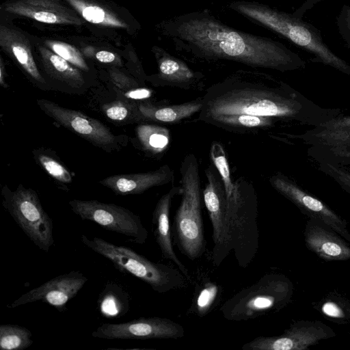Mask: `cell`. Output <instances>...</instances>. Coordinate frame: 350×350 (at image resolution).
<instances>
[{"instance_id": "obj_1", "label": "cell", "mask_w": 350, "mask_h": 350, "mask_svg": "<svg viewBox=\"0 0 350 350\" xmlns=\"http://www.w3.org/2000/svg\"><path fill=\"white\" fill-rule=\"evenodd\" d=\"M197 120L224 114L269 117L314 127L342 113L325 108L285 82L261 72L238 71L206 90Z\"/></svg>"}, {"instance_id": "obj_2", "label": "cell", "mask_w": 350, "mask_h": 350, "mask_svg": "<svg viewBox=\"0 0 350 350\" xmlns=\"http://www.w3.org/2000/svg\"><path fill=\"white\" fill-rule=\"evenodd\" d=\"M170 35L193 56L206 61H232L280 72L302 69L306 65L282 43L236 30L206 14L178 18L170 25Z\"/></svg>"}, {"instance_id": "obj_3", "label": "cell", "mask_w": 350, "mask_h": 350, "mask_svg": "<svg viewBox=\"0 0 350 350\" xmlns=\"http://www.w3.org/2000/svg\"><path fill=\"white\" fill-rule=\"evenodd\" d=\"M230 8L310 52L314 56V62L323 63L350 75V65L329 49L316 27L303 21L300 16L254 2L236 1L230 4Z\"/></svg>"}, {"instance_id": "obj_4", "label": "cell", "mask_w": 350, "mask_h": 350, "mask_svg": "<svg viewBox=\"0 0 350 350\" xmlns=\"http://www.w3.org/2000/svg\"><path fill=\"white\" fill-rule=\"evenodd\" d=\"M181 200L174 216V232L180 252L191 260L206 251L202 217L201 180L196 155L189 153L180 166Z\"/></svg>"}, {"instance_id": "obj_5", "label": "cell", "mask_w": 350, "mask_h": 350, "mask_svg": "<svg viewBox=\"0 0 350 350\" xmlns=\"http://www.w3.org/2000/svg\"><path fill=\"white\" fill-rule=\"evenodd\" d=\"M293 293V284L287 276L268 273L228 299L220 312L230 321L254 319L282 310L291 301Z\"/></svg>"}, {"instance_id": "obj_6", "label": "cell", "mask_w": 350, "mask_h": 350, "mask_svg": "<svg viewBox=\"0 0 350 350\" xmlns=\"http://www.w3.org/2000/svg\"><path fill=\"white\" fill-rule=\"evenodd\" d=\"M81 242L108 259L120 272L130 273L148 284L153 291L164 293L185 286L187 279L178 268L150 261L134 250L98 237L81 235Z\"/></svg>"}, {"instance_id": "obj_7", "label": "cell", "mask_w": 350, "mask_h": 350, "mask_svg": "<svg viewBox=\"0 0 350 350\" xmlns=\"http://www.w3.org/2000/svg\"><path fill=\"white\" fill-rule=\"evenodd\" d=\"M234 183L232 193L226 196L232 252L238 265L247 268L259 247L258 198L254 185L245 177Z\"/></svg>"}, {"instance_id": "obj_8", "label": "cell", "mask_w": 350, "mask_h": 350, "mask_svg": "<svg viewBox=\"0 0 350 350\" xmlns=\"http://www.w3.org/2000/svg\"><path fill=\"white\" fill-rule=\"evenodd\" d=\"M1 193L3 206L16 224L38 248L48 252L54 243L53 221L38 193L22 184L14 191L5 185Z\"/></svg>"}, {"instance_id": "obj_9", "label": "cell", "mask_w": 350, "mask_h": 350, "mask_svg": "<svg viewBox=\"0 0 350 350\" xmlns=\"http://www.w3.org/2000/svg\"><path fill=\"white\" fill-rule=\"evenodd\" d=\"M289 136L310 146L308 152L318 162L350 165V116L342 113L303 133Z\"/></svg>"}, {"instance_id": "obj_10", "label": "cell", "mask_w": 350, "mask_h": 350, "mask_svg": "<svg viewBox=\"0 0 350 350\" xmlns=\"http://www.w3.org/2000/svg\"><path fill=\"white\" fill-rule=\"evenodd\" d=\"M68 204L82 220L94 222L105 230L126 236L131 242L144 244L148 239V232L140 217L126 208L94 200H72Z\"/></svg>"}, {"instance_id": "obj_11", "label": "cell", "mask_w": 350, "mask_h": 350, "mask_svg": "<svg viewBox=\"0 0 350 350\" xmlns=\"http://www.w3.org/2000/svg\"><path fill=\"white\" fill-rule=\"evenodd\" d=\"M39 108L57 124L105 151L120 150L126 136L116 135L101 122L83 112L65 108L44 98L38 99Z\"/></svg>"}, {"instance_id": "obj_12", "label": "cell", "mask_w": 350, "mask_h": 350, "mask_svg": "<svg viewBox=\"0 0 350 350\" xmlns=\"http://www.w3.org/2000/svg\"><path fill=\"white\" fill-rule=\"evenodd\" d=\"M204 172L207 183L202 191V198L213 228L211 260L214 266L218 267L232 252L227 199L222 180L216 168L208 165Z\"/></svg>"}, {"instance_id": "obj_13", "label": "cell", "mask_w": 350, "mask_h": 350, "mask_svg": "<svg viewBox=\"0 0 350 350\" xmlns=\"http://www.w3.org/2000/svg\"><path fill=\"white\" fill-rule=\"evenodd\" d=\"M269 182L276 191L291 202L308 218L326 224L350 243L347 222L324 202L281 172L271 175Z\"/></svg>"}, {"instance_id": "obj_14", "label": "cell", "mask_w": 350, "mask_h": 350, "mask_svg": "<svg viewBox=\"0 0 350 350\" xmlns=\"http://www.w3.org/2000/svg\"><path fill=\"white\" fill-rule=\"evenodd\" d=\"M336 336L334 330L321 321L293 322L281 335L258 336L245 343L243 350H306L323 340Z\"/></svg>"}, {"instance_id": "obj_15", "label": "cell", "mask_w": 350, "mask_h": 350, "mask_svg": "<svg viewBox=\"0 0 350 350\" xmlns=\"http://www.w3.org/2000/svg\"><path fill=\"white\" fill-rule=\"evenodd\" d=\"M185 330L178 323L158 317H141L118 323H104L92 332L94 338L107 340L178 339Z\"/></svg>"}, {"instance_id": "obj_16", "label": "cell", "mask_w": 350, "mask_h": 350, "mask_svg": "<svg viewBox=\"0 0 350 350\" xmlns=\"http://www.w3.org/2000/svg\"><path fill=\"white\" fill-rule=\"evenodd\" d=\"M87 281V277L81 272L72 271L31 289L8 304L7 308H14L27 304L41 301L63 312L67 310L68 302L77 295Z\"/></svg>"}, {"instance_id": "obj_17", "label": "cell", "mask_w": 350, "mask_h": 350, "mask_svg": "<svg viewBox=\"0 0 350 350\" xmlns=\"http://www.w3.org/2000/svg\"><path fill=\"white\" fill-rule=\"evenodd\" d=\"M40 70L51 90L81 94L89 84L84 71L61 57L46 46H38Z\"/></svg>"}, {"instance_id": "obj_18", "label": "cell", "mask_w": 350, "mask_h": 350, "mask_svg": "<svg viewBox=\"0 0 350 350\" xmlns=\"http://www.w3.org/2000/svg\"><path fill=\"white\" fill-rule=\"evenodd\" d=\"M1 8L10 14L47 24L81 25L85 21L60 0H12Z\"/></svg>"}, {"instance_id": "obj_19", "label": "cell", "mask_w": 350, "mask_h": 350, "mask_svg": "<svg viewBox=\"0 0 350 350\" xmlns=\"http://www.w3.org/2000/svg\"><path fill=\"white\" fill-rule=\"evenodd\" d=\"M0 46L16 63L27 78L43 91L51 90L34 58L27 37L15 28L0 25Z\"/></svg>"}, {"instance_id": "obj_20", "label": "cell", "mask_w": 350, "mask_h": 350, "mask_svg": "<svg viewBox=\"0 0 350 350\" xmlns=\"http://www.w3.org/2000/svg\"><path fill=\"white\" fill-rule=\"evenodd\" d=\"M304 237L306 247L324 260H350V243L320 221L308 218Z\"/></svg>"}, {"instance_id": "obj_21", "label": "cell", "mask_w": 350, "mask_h": 350, "mask_svg": "<svg viewBox=\"0 0 350 350\" xmlns=\"http://www.w3.org/2000/svg\"><path fill=\"white\" fill-rule=\"evenodd\" d=\"M158 72L146 79L155 87H172L185 90L200 88L204 76L193 71L183 61L161 49L155 51Z\"/></svg>"}, {"instance_id": "obj_22", "label": "cell", "mask_w": 350, "mask_h": 350, "mask_svg": "<svg viewBox=\"0 0 350 350\" xmlns=\"http://www.w3.org/2000/svg\"><path fill=\"white\" fill-rule=\"evenodd\" d=\"M174 178V170L165 164L157 170L146 172L110 176L100 180L98 183L116 195H135L154 187L173 183Z\"/></svg>"}, {"instance_id": "obj_23", "label": "cell", "mask_w": 350, "mask_h": 350, "mask_svg": "<svg viewBox=\"0 0 350 350\" xmlns=\"http://www.w3.org/2000/svg\"><path fill=\"white\" fill-rule=\"evenodd\" d=\"M181 187L174 186L163 195L157 202L152 213L154 237L162 256L172 261L187 280H190L189 271L176 254L172 244L170 228V211L174 198L181 193Z\"/></svg>"}, {"instance_id": "obj_24", "label": "cell", "mask_w": 350, "mask_h": 350, "mask_svg": "<svg viewBox=\"0 0 350 350\" xmlns=\"http://www.w3.org/2000/svg\"><path fill=\"white\" fill-rule=\"evenodd\" d=\"M203 105L202 96L180 104L160 105L148 100L139 101L138 109L145 122L178 124L198 113Z\"/></svg>"}, {"instance_id": "obj_25", "label": "cell", "mask_w": 350, "mask_h": 350, "mask_svg": "<svg viewBox=\"0 0 350 350\" xmlns=\"http://www.w3.org/2000/svg\"><path fill=\"white\" fill-rule=\"evenodd\" d=\"M201 122L231 133L254 134L273 128L278 120L249 114H224L210 116Z\"/></svg>"}, {"instance_id": "obj_26", "label": "cell", "mask_w": 350, "mask_h": 350, "mask_svg": "<svg viewBox=\"0 0 350 350\" xmlns=\"http://www.w3.org/2000/svg\"><path fill=\"white\" fill-rule=\"evenodd\" d=\"M84 21L108 27L127 29L126 21L108 5L95 0H65Z\"/></svg>"}, {"instance_id": "obj_27", "label": "cell", "mask_w": 350, "mask_h": 350, "mask_svg": "<svg viewBox=\"0 0 350 350\" xmlns=\"http://www.w3.org/2000/svg\"><path fill=\"white\" fill-rule=\"evenodd\" d=\"M312 308L334 323H350V299L336 290L313 303Z\"/></svg>"}, {"instance_id": "obj_28", "label": "cell", "mask_w": 350, "mask_h": 350, "mask_svg": "<svg viewBox=\"0 0 350 350\" xmlns=\"http://www.w3.org/2000/svg\"><path fill=\"white\" fill-rule=\"evenodd\" d=\"M135 133L142 150L152 156L162 154L170 143V131L164 126L142 123L136 127Z\"/></svg>"}, {"instance_id": "obj_29", "label": "cell", "mask_w": 350, "mask_h": 350, "mask_svg": "<svg viewBox=\"0 0 350 350\" xmlns=\"http://www.w3.org/2000/svg\"><path fill=\"white\" fill-rule=\"evenodd\" d=\"M36 162L54 181L64 189L72 183V176L55 155V152L40 148L32 151Z\"/></svg>"}, {"instance_id": "obj_30", "label": "cell", "mask_w": 350, "mask_h": 350, "mask_svg": "<svg viewBox=\"0 0 350 350\" xmlns=\"http://www.w3.org/2000/svg\"><path fill=\"white\" fill-rule=\"evenodd\" d=\"M129 295L116 284H107L100 295L98 305L107 318L120 317L129 310Z\"/></svg>"}, {"instance_id": "obj_31", "label": "cell", "mask_w": 350, "mask_h": 350, "mask_svg": "<svg viewBox=\"0 0 350 350\" xmlns=\"http://www.w3.org/2000/svg\"><path fill=\"white\" fill-rule=\"evenodd\" d=\"M32 334L27 327L15 324L0 325V349L23 350L33 345Z\"/></svg>"}, {"instance_id": "obj_32", "label": "cell", "mask_w": 350, "mask_h": 350, "mask_svg": "<svg viewBox=\"0 0 350 350\" xmlns=\"http://www.w3.org/2000/svg\"><path fill=\"white\" fill-rule=\"evenodd\" d=\"M219 295L220 288L217 283L211 281L203 283L194 295L189 312L199 317L206 316L215 306Z\"/></svg>"}, {"instance_id": "obj_33", "label": "cell", "mask_w": 350, "mask_h": 350, "mask_svg": "<svg viewBox=\"0 0 350 350\" xmlns=\"http://www.w3.org/2000/svg\"><path fill=\"white\" fill-rule=\"evenodd\" d=\"M104 114L116 123L129 122H144L138 109V103L115 101L105 104L103 107Z\"/></svg>"}, {"instance_id": "obj_34", "label": "cell", "mask_w": 350, "mask_h": 350, "mask_svg": "<svg viewBox=\"0 0 350 350\" xmlns=\"http://www.w3.org/2000/svg\"><path fill=\"white\" fill-rule=\"evenodd\" d=\"M210 158L222 180L226 196L230 195L234 189V183L231 176L225 149L221 142L217 141L212 142Z\"/></svg>"}, {"instance_id": "obj_35", "label": "cell", "mask_w": 350, "mask_h": 350, "mask_svg": "<svg viewBox=\"0 0 350 350\" xmlns=\"http://www.w3.org/2000/svg\"><path fill=\"white\" fill-rule=\"evenodd\" d=\"M44 45L53 52L83 71L88 72L90 70V68L83 55L74 46L66 42L54 40H45Z\"/></svg>"}, {"instance_id": "obj_36", "label": "cell", "mask_w": 350, "mask_h": 350, "mask_svg": "<svg viewBox=\"0 0 350 350\" xmlns=\"http://www.w3.org/2000/svg\"><path fill=\"white\" fill-rule=\"evenodd\" d=\"M318 169L350 195V170L347 167L334 162L322 161H319Z\"/></svg>"}, {"instance_id": "obj_37", "label": "cell", "mask_w": 350, "mask_h": 350, "mask_svg": "<svg viewBox=\"0 0 350 350\" xmlns=\"http://www.w3.org/2000/svg\"><path fill=\"white\" fill-rule=\"evenodd\" d=\"M339 33L350 50V6L343 5L336 17Z\"/></svg>"}, {"instance_id": "obj_38", "label": "cell", "mask_w": 350, "mask_h": 350, "mask_svg": "<svg viewBox=\"0 0 350 350\" xmlns=\"http://www.w3.org/2000/svg\"><path fill=\"white\" fill-rule=\"evenodd\" d=\"M95 59L103 64L120 65V60L116 54L108 51H98L94 55Z\"/></svg>"}, {"instance_id": "obj_39", "label": "cell", "mask_w": 350, "mask_h": 350, "mask_svg": "<svg viewBox=\"0 0 350 350\" xmlns=\"http://www.w3.org/2000/svg\"><path fill=\"white\" fill-rule=\"evenodd\" d=\"M5 67L3 61L2 57H0V85L3 88H8V85L5 81Z\"/></svg>"}, {"instance_id": "obj_40", "label": "cell", "mask_w": 350, "mask_h": 350, "mask_svg": "<svg viewBox=\"0 0 350 350\" xmlns=\"http://www.w3.org/2000/svg\"><path fill=\"white\" fill-rule=\"evenodd\" d=\"M349 170H350V168Z\"/></svg>"}]
</instances>
